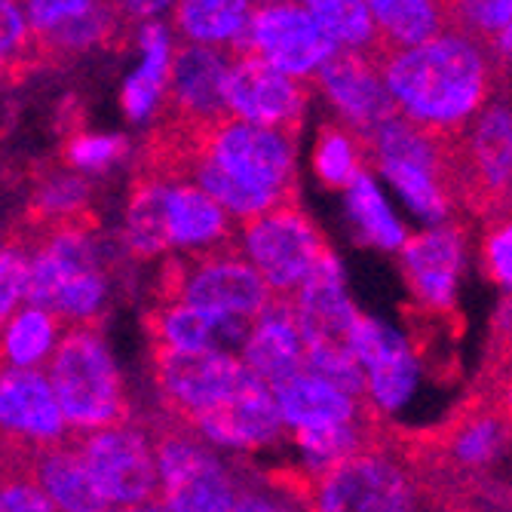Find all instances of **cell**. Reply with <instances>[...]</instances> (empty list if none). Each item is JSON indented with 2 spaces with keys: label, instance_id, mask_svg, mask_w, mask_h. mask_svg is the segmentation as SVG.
Returning <instances> with one entry per match:
<instances>
[{
  "label": "cell",
  "instance_id": "cell-1",
  "mask_svg": "<svg viewBox=\"0 0 512 512\" xmlns=\"http://www.w3.org/2000/svg\"><path fill=\"white\" fill-rule=\"evenodd\" d=\"M368 62L378 68L396 111L439 135L467 132L494 96L497 71L476 43L457 34H439Z\"/></svg>",
  "mask_w": 512,
  "mask_h": 512
},
{
  "label": "cell",
  "instance_id": "cell-2",
  "mask_svg": "<svg viewBox=\"0 0 512 512\" xmlns=\"http://www.w3.org/2000/svg\"><path fill=\"white\" fill-rule=\"evenodd\" d=\"M46 362H50L46 381L68 430L96 433L129 421L120 371L99 332V322L71 325Z\"/></svg>",
  "mask_w": 512,
  "mask_h": 512
},
{
  "label": "cell",
  "instance_id": "cell-3",
  "mask_svg": "<svg viewBox=\"0 0 512 512\" xmlns=\"http://www.w3.org/2000/svg\"><path fill=\"white\" fill-rule=\"evenodd\" d=\"M270 298L273 292L246 261L240 243L175 255L163 264L154 286V304H181L212 316L240 319H255Z\"/></svg>",
  "mask_w": 512,
  "mask_h": 512
},
{
  "label": "cell",
  "instance_id": "cell-4",
  "mask_svg": "<svg viewBox=\"0 0 512 512\" xmlns=\"http://www.w3.org/2000/svg\"><path fill=\"white\" fill-rule=\"evenodd\" d=\"M108 295L105 276L92 252L89 234L56 230V234L31 237L28 276L22 301L56 319L99 322L102 301Z\"/></svg>",
  "mask_w": 512,
  "mask_h": 512
},
{
  "label": "cell",
  "instance_id": "cell-5",
  "mask_svg": "<svg viewBox=\"0 0 512 512\" xmlns=\"http://www.w3.org/2000/svg\"><path fill=\"white\" fill-rule=\"evenodd\" d=\"M188 157H203L249 184L279 200H298L295 191V138L276 129L240 123L234 117H221L206 126L191 129ZM188 163V160H184Z\"/></svg>",
  "mask_w": 512,
  "mask_h": 512
},
{
  "label": "cell",
  "instance_id": "cell-6",
  "mask_svg": "<svg viewBox=\"0 0 512 512\" xmlns=\"http://www.w3.org/2000/svg\"><path fill=\"white\" fill-rule=\"evenodd\" d=\"M148 442L157 463L160 506L166 512H234L240 485L200 436L163 417Z\"/></svg>",
  "mask_w": 512,
  "mask_h": 512
},
{
  "label": "cell",
  "instance_id": "cell-7",
  "mask_svg": "<svg viewBox=\"0 0 512 512\" xmlns=\"http://www.w3.org/2000/svg\"><path fill=\"white\" fill-rule=\"evenodd\" d=\"M240 249L276 298H292L310 270L332 252L298 200L246 218Z\"/></svg>",
  "mask_w": 512,
  "mask_h": 512
},
{
  "label": "cell",
  "instance_id": "cell-8",
  "mask_svg": "<svg viewBox=\"0 0 512 512\" xmlns=\"http://www.w3.org/2000/svg\"><path fill=\"white\" fill-rule=\"evenodd\" d=\"M65 442L80 457L108 506L129 509L160 503L157 463L151 442L142 430L123 424L96 433H77V439Z\"/></svg>",
  "mask_w": 512,
  "mask_h": 512
},
{
  "label": "cell",
  "instance_id": "cell-9",
  "mask_svg": "<svg viewBox=\"0 0 512 512\" xmlns=\"http://www.w3.org/2000/svg\"><path fill=\"white\" fill-rule=\"evenodd\" d=\"M151 375L166 408V417L184 427L191 417L209 411L212 405L234 393L249 371L237 356L224 350L181 353L151 347Z\"/></svg>",
  "mask_w": 512,
  "mask_h": 512
},
{
  "label": "cell",
  "instance_id": "cell-10",
  "mask_svg": "<svg viewBox=\"0 0 512 512\" xmlns=\"http://www.w3.org/2000/svg\"><path fill=\"white\" fill-rule=\"evenodd\" d=\"M335 43L325 37L304 7L273 4L249 16L246 28L234 37L230 56H258L286 77H313L332 56Z\"/></svg>",
  "mask_w": 512,
  "mask_h": 512
},
{
  "label": "cell",
  "instance_id": "cell-11",
  "mask_svg": "<svg viewBox=\"0 0 512 512\" xmlns=\"http://www.w3.org/2000/svg\"><path fill=\"white\" fill-rule=\"evenodd\" d=\"M221 99L227 117L298 138L307 108V86L279 74L258 56H230Z\"/></svg>",
  "mask_w": 512,
  "mask_h": 512
},
{
  "label": "cell",
  "instance_id": "cell-12",
  "mask_svg": "<svg viewBox=\"0 0 512 512\" xmlns=\"http://www.w3.org/2000/svg\"><path fill=\"white\" fill-rule=\"evenodd\" d=\"M230 68L227 53L218 46L203 43H184L169 56L166 74V105L163 123L172 126H206L224 114V74Z\"/></svg>",
  "mask_w": 512,
  "mask_h": 512
},
{
  "label": "cell",
  "instance_id": "cell-13",
  "mask_svg": "<svg viewBox=\"0 0 512 512\" xmlns=\"http://www.w3.org/2000/svg\"><path fill=\"white\" fill-rule=\"evenodd\" d=\"M316 83L338 108L344 123L353 126L359 145H365L387 120L399 114L378 68L359 50H341V46H335L332 56L319 65Z\"/></svg>",
  "mask_w": 512,
  "mask_h": 512
},
{
  "label": "cell",
  "instance_id": "cell-14",
  "mask_svg": "<svg viewBox=\"0 0 512 512\" xmlns=\"http://www.w3.org/2000/svg\"><path fill=\"white\" fill-rule=\"evenodd\" d=\"M184 427L200 439H209L227 448H264V445L283 442L286 436V424H283V417H279L270 387H264L252 375H246L243 384L227 399L191 417Z\"/></svg>",
  "mask_w": 512,
  "mask_h": 512
},
{
  "label": "cell",
  "instance_id": "cell-15",
  "mask_svg": "<svg viewBox=\"0 0 512 512\" xmlns=\"http://www.w3.org/2000/svg\"><path fill=\"white\" fill-rule=\"evenodd\" d=\"M350 347L362 365L368 402L378 411L399 408L417 381V365L405 341L393 335L387 325L359 313L350 329Z\"/></svg>",
  "mask_w": 512,
  "mask_h": 512
},
{
  "label": "cell",
  "instance_id": "cell-16",
  "mask_svg": "<svg viewBox=\"0 0 512 512\" xmlns=\"http://www.w3.org/2000/svg\"><path fill=\"white\" fill-rule=\"evenodd\" d=\"M402 264L411 292L421 301V310H454V289L463 264V230L448 224L402 243Z\"/></svg>",
  "mask_w": 512,
  "mask_h": 512
},
{
  "label": "cell",
  "instance_id": "cell-17",
  "mask_svg": "<svg viewBox=\"0 0 512 512\" xmlns=\"http://www.w3.org/2000/svg\"><path fill=\"white\" fill-rule=\"evenodd\" d=\"M243 368L264 387H276L304 368V341L295 322L289 298H270V304L255 316L252 332L240 353Z\"/></svg>",
  "mask_w": 512,
  "mask_h": 512
},
{
  "label": "cell",
  "instance_id": "cell-18",
  "mask_svg": "<svg viewBox=\"0 0 512 512\" xmlns=\"http://www.w3.org/2000/svg\"><path fill=\"white\" fill-rule=\"evenodd\" d=\"M255 319L240 316H212L181 304H154L145 310V332L151 347L200 353L221 350V344H240L249 338ZM227 353V350H224Z\"/></svg>",
  "mask_w": 512,
  "mask_h": 512
},
{
  "label": "cell",
  "instance_id": "cell-19",
  "mask_svg": "<svg viewBox=\"0 0 512 512\" xmlns=\"http://www.w3.org/2000/svg\"><path fill=\"white\" fill-rule=\"evenodd\" d=\"M25 476L43 491L56 512H111L68 442L31 451L25 457Z\"/></svg>",
  "mask_w": 512,
  "mask_h": 512
},
{
  "label": "cell",
  "instance_id": "cell-20",
  "mask_svg": "<svg viewBox=\"0 0 512 512\" xmlns=\"http://www.w3.org/2000/svg\"><path fill=\"white\" fill-rule=\"evenodd\" d=\"M279 417L292 430H310V427H335V424H350L362 414L365 399H353L329 384H322L310 375H295L283 384L270 387Z\"/></svg>",
  "mask_w": 512,
  "mask_h": 512
},
{
  "label": "cell",
  "instance_id": "cell-21",
  "mask_svg": "<svg viewBox=\"0 0 512 512\" xmlns=\"http://www.w3.org/2000/svg\"><path fill=\"white\" fill-rule=\"evenodd\" d=\"M166 234L169 249H212L234 243V227H230L227 212L197 191L194 184H172L169 206H166Z\"/></svg>",
  "mask_w": 512,
  "mask_h": 512
},
{
  "label": "cell",
  "instance_id": "cell-22",
  "mask_svg": "<svg viewBox=\"0 0 512 512\" xmlns=\"http://www.w3.org/2000/svg\"><path fill=\"white\" fill-rule=\"evenodd\" d=\"M365 7L375 22L378 40L390 53L448 34L439 0H365Z\"/></svg>",
  "mask_w": 512,
  "mask_h": 512
},
{
  "label": "cell",
  "instance_id": "cell-23",
  "mask_svg": "<svg viewBox=\"0 0 512 512\" xmlns=\"http://www.w3.org/2000/svg\"><path fill=\"white\" fill-rule=\"evenodd\" d=\"M169 181L148 175H135L132 194L126 206V249L135 258H154L169 249L166 234V206H169Z\"/></svg>",
  "mask_w": 512,
  "mask_h": 512
},
{
  "label": "cell",
  "instance_id": "cell-24",
  "mask_svg": "<svg viewBox=\"0 0 512 512\" xmlns=\"http://www.w3.org/2000/svg\"><path fill=\"white\" fill-rule=\"evenodd\" d=\"M138 40H142L145 62L123 86V111L129 114V120H145L148 114H154V108L163 99L169 56H172L169 31L160 22H148L142 34H138Z\"/></svg>",
  "mask_w": 512,
  "mask_h": 512
},
{
  "label": "cell",
  "instance_id": "cell-25",
  "mask_svg": "<svg viewBox=\"0 0 512 512\" xmlns=\"http://www.w3.org/2000/svg\"><path fill=\"white\" fill-rule=\"evenodd\" d=\"M252 16L249 0H178L175 22L188 43H234Z\"/></svg>",
  "mask_w": 512,
  "mask_h": 512
},
{
  "label": "cell",
  "instance_id": "cell-26",
  "mask_svg": "<svg viewBox=\"0 0 512 512\" xmlns=\"http://www.w3.org/2000/svg\"><path fill=\"white\" fill-rule=\"evenodd\" d=\"M59 344V319L37 307H22L10 316L4 338H0V356L10 368H37L50 359L53 347Z\"/></svg>",
  "mask_w": 512,
  "mask_h": 512
},
{
  "label": "cell",
  "instance_id": "cell-27",
  "mask_svg": "<svg viewBox=\"0 0 512 512\" xmlns=\"http://www.w3.org/2000/svg\"><path fill=\"white\" fill-rule=\"evenodd\" d=\"M304 10L341 50H368L378 37L365 0H304Z\"/></svg>",
  "mask_w": 512,
  "mask_h": 512
},
{
  "label": "cell",
  "instance_id": "cell-28",
  "mask_svg": "<svg viewBox=\"0 0 512 512\" xmlns=\"http://www.w3.org/2000/svg\"><path fill=\"white\" fill-rule=\"evenodd\" d=\"M378 169L390 178L393 188L405 197V203L430 221H442L451 215V203L445 194V184L433 169L414 166V163H399V160H387L378 163Z\"/></svg>",
  "mask_w": 512,
  "mask_h": 512
},
{
  "label": "cell",
  "instance_id": "cell-29",
  "mask_svg": "<svg viewBox=\"0 0 512 512\" xmlns=\"http://www.w3.org/2000/svg\"><path fill=\"white\" fill-rule=\"evenodd\" d=\"M347 194H350V212H353L356 224L362 227L365 240L375 246H384V249H402L405 230L387 209L381 191L375 188V181L362 172L347 188Z\"/></svg>",
  "mask_w": 512,
  "mask_h": 512
},
{
  "label": "cell",
  "instance_id": "cell-30",
  "mask_svg": "<svg viewBox=\"0 0 512 512\" xmlns=\"http://www.w3.org/2000/svg\"><path fill=\"white\" fill-rule=\"evenodd\" d=\"M359 142L350 129H341L335 123H325L316 138V172L329 188L347 191L350 184L362 175V160H359Z\"/></svg>",
  "mask_w": 512,
  "mask_h": 512
},
{
  "label": "cell",
  "instance_id": "cell-31",
  "mask_svg": "<svg viewBox=\"0 0 512 512\" xmlns=\"http://www.w3.org/2000/svg\"><path fill=\"white\" fill-rule=\"evenodd\" d=\"M37 62L43 56L34 28L16 4L0 0V80L13 77V71H31Z\"/></svg>",
  "mask_w": 512,
  "mask_h": 512
},
{
  "label": "cell",
  "instance_id": "cell-32",
  "mask_svg": "<svg viewBox=\"0 0 512 512\" xmlns=\"http://www.w3.org/2000/svg\"><path fill=\"white\" fill-rule=\"evenodd\" d=\"M129 151L126 138L120 135H86V132H74L65 145V160L74 169H108L111 163H117L123 154Z\"/></svg>",
  "mask_w": 512,
  "mask_h": 512
},
{
  "label": "cell",
  "instance_id": "cell-33",
  "mask_svg": "<svg viewBox=\"0 0 512 512\" xmlns=\"http://www.w3.org/2000/svg\"><path fill=\"white\" fill-rule=\"evenodd\" d=\"M28 276V246L7 243L0 246V325H4L25 292Z\"/></svg>",
  "mask_w": 512,
  "mask_h": 512
},
{
  "label": "cell",
  "instance_id": "cell-34",
  "mask_svg": "<svg viewBox=\"0 0 512 512\" xmlns=\"http://www.w3.org/2000/svg\"><path fill=\"white\" fill-rule=\"evenodd\" d=\"M0 512H56V509L25 476V463H22V470L0 476Z\"/></svg>",
  "mask_w": 512,
  "mask_h": 512
},
{
  "label": "cell",
  "instance_id": "cell-35",
  "mask_svg": "<svg viewBox=\"0 0 512 512\" xmlns=\"http://www.w3.org/2000/svg\"><path fill=\"white\" fill-rule=\"evenodd\" d=\"M96 7V0H25V19L34 34H46Z\"/></svg>",
  "mask_w": 512,
  "mask_h": 512
},
{
  "label": "cell",
  "instance_id": "cell-36",
  "mask_svg": "<svg viewBox=\"0 0 512 512\" xmlns=\"http://www.w3.org/2000/svg\"><path fill=\"white\" fill-rule=\"evenodd\" d=\"M485 267L494 283L509 286V215L491 218L485 234Z\"/></svg>",
  "mask_w": 512,
  "mask_h": 512
},
{
  "label": "cell",
  "instance_id": "cell-37",
  "mask_svg": "<svg viewBox=\"0 0 512 512\" xmlns=\"http://www.w3.org/2000/svg\"><path fill=\"white\" fill-rule=\"evenodd\" d=\"M234 512H289L286 506H279L276 500H270L264 491H252V488H237V503Z\"/></svg>",
  "mask_w": 512,
  "mask_h": 512
},
{
  "label": "cell",
  "instance_id": "cell-38",
  "mask_svg": "<svg viewBox=\"0 0 512 512\" xmlns=\"http://www.w3.org/2000/svg\"><path fill=\"white\" fill-rule=\"evenodd\" d=\"M123 4H126V13H132L135 19H148L166 10L172 0H123Z\"/></svg>",
  "mask_w": 512,
  "mask_h": 512
},
{
  "label": "cell",
  "instance_id": "cell-39",
  "mask_svg": "<svg viewBox=\"0 0 512 512\" xmlns=\"http://www.w3.org/2000/svg\"><path fill=\"white\" fill-rule=\"evenodd\" d=\"M264 4H270V7H273V4H289V0H264Z\"/></svg>",
  "mask_w": 512,
  "mask_h": 512
},
{
  "label": "cell",
  "instance_id": "cell-40",
  "mask_svg": "<svg viewBox=\"0 0 512 512\" xmlns=\"http://www.w3.org/2000/svg\"><path fill=\"white\" fill-rule=\"evenodd\" d=\"M10 4H13V0H10Z\"/></svg>",
  "mask_w": 512,
  "mask_h": 512
}]
</instances>
